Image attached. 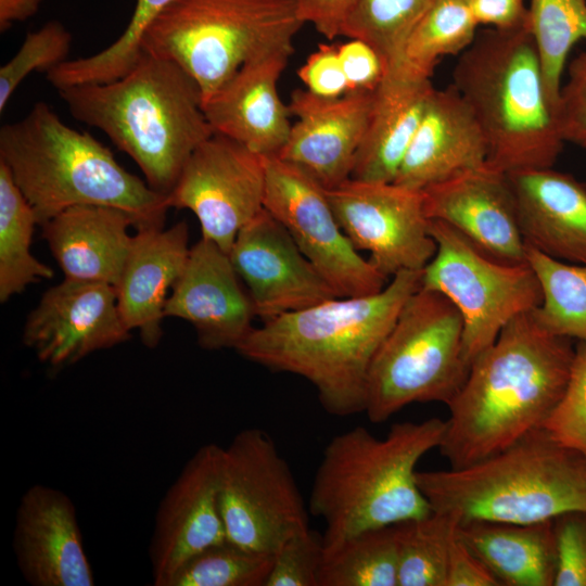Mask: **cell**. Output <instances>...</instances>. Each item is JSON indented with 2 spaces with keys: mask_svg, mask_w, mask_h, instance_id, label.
I'll use <instances>...</instances> for the list:
<instances>
[{
  "mask_svg": "<svg viewBox=\"0 0 586 586\" xmlns=\"http://www.w3.org/2000/svg\"><path fill=\"white\" fill-rule=\"evenodd\" d=\"M572 341L544 329L533 310L504 327L446 405L449 415L437 448L450 468L481 461L543 429L568 383Z\"/></svg>",
  "mask_w": 586,
  "mask_h": 586,
  "instance_id": "1",
  "label": "cell"
},
{
  "mask_svg": "<svg viewBox=\"0 0 586 586\" xmlns=\"http://www.w3.org/2000/svg\"><path fill=\"white\" fill-rule=\"evenodd\" d=\"M421 276L422 270H404L378 293L334 297L263 321L235 351L271 371L307 380L332 416L365 412L372 360L421 288Z\"/></svg>",
  "mask_w": 586,
  "mask_h": 586,
  "instance_id": "2",
  "label": "cell"
},
{
  "mask_svg": "<svg viewBox=\"0 0 586 586\" xmlns=\"http://www.w3.org/2000/svg\"><path fill=\"white\" fill-rule=\"evenodd\" d=\"M75 119L104 132L154 191L168 195L193 151L214 133L195 80L143 53L125 76L58 90Z\"/></svg>",
  "mask_w": 586,
  "mask_h": 586,
  "instance_id": "3",
  "label": "cell"
},
{
  "mask_svg": "<svg viewBox=\"0 0 586 586\" xmlns=\"http://www.w3.org/2000/svg\"><path fill=\"white\" fill-rule=\"evenodd\" d=\"M0 162L40 226L76 205L122 209L136 230L164 226L167 196L120 166L90 133L64 124L46 102L1 127Z\"/></svg>",
  "mask_w": 586,
  "mask_h": 586,
  "instance_id": "4",
  "label": "cell"
},
{
  "mask_svg": "<svg viewBox=\"0 0 586 586\" xmlns=\"http://www.w3.org/2000/svg\"><path fill=\"white\" fill-rule=\"evenodd\" d=\"M445 426V420L430 418L394 423L383 438L364 426L331 438L309 499V512L324 523V552L360 532L431 513L416 467L438 447Z\"/></svg>",
  "mask_w": 586,
  "mask_h": 586,
  "instance_id": "5",
  "label": "cell"
},
{
  "mask_svg": "<svg viewBox=\"0 0 586 586\" xmlns=\"http://www.w3.org/2000/svg\"><path fill=\"white\" fill-rule=\"evenodd\" d=\"M488 146L486 164L509 174L553 167L564 140L530 26L476 35L453 69Z\"/></svg>",
  "mask_w": 586,
  "mask_h": 586,
  "instance_id": "6",
  "label": "cell"
},
{
  "mask_svg": "<svg viewBox=\"0 0 586 586\" xmlns=\"http://www.w3.org/2000/svg\"><path fill=\"white\" fill-rule=\"evenodd\" d=\"M416 477L431 509L459 523L528 524L586 511V457L544 429L470 466L417 471Z\"/></svg>",
  "mask_w": 586,
  "mask_h": 586,
  "instance_id": "7",
  "label": "cell"
},
{
  "mask_svg": "<svg viewBox=\"0 0 586 586\" xmlns=\"http://www.w3.org/2000/svg\"><path fill=\"white\" fill-rule=\"evenodd\" d=\"M304 24L294 0H174L145 29L141 50L179 65L204 103L246 62L294 49Z\"/></svg>",
  "mask_w": 586,
  "mask_h": 586,
  "instance_id": "8",
  "label": "cell"
},
{
  "mask_svg": "<svg viewBox=\"0 0 586 586\" xmlns=\"http://www.w3.org/2000/svg\"><path fill=\"white\" fill-rule=\"evenodd\" d=\"M469 370L461 314L444 294L420 288L372 360L365 412L380 423L412 403L447 405Z\"/></svg>",
  "mask_w": 586,
  "mask_h": 586,
  "instance_id": "9",
  "label": "cell"
},
{
  "mask_svg": "<svg viewBox=\"0 0 586 586\" xmlns=\"http://www.w3.org/2000/svg\"><path fill=\"white\" fill-rule=\"evenodd\" d=\"M430 233L437 249L422 269L421 288L444 294L461 314L471 366L507 323L540 305V284L527 262H498L444 221L431 219Z\"/></svg>",
  "mask_w": 586,
  "mask_h": 586,
  "instance_id": "10",
  "label": "cell"
},
{
  "mask_svg": "<svg viewBox=\"0 0 586 586\" xmlns=\"http://www.w3.org/2000/svg\"><path fill=\"white\" fill-rule=\"evenodd\" d=\"M219 502L227 539L256 552L275 556L309 527L293 473L262 429L242 430L222 447Z\"/></svg>",
  "mask_w": 586,
  "mask_h": 586,
  "instance_id": "11",
  "label": "cell"
},
{
  "mask_svg": "<svg viewBox=\"0 0 586 586\" xmlns=\"http://www.w3.org/2000/svg\"><path fill=\"white\" fill-rule=\"evenodd\" d=\"M264 157V208L288 230L336 295L361 296L383 290L387 278L360 255L342 230L327 189L278 155Z\"/></svg>",
  "mask_w": 586,
  "mask_h": 586,
  "instance_id": "12",
  "label": "cell"
},
{
  "mask_svg": "<svg viewBox=\"0 0 586 586\" xmlns=\"http://www.w3.org/2000/svg\"><path fill=\"white\" fill-rule=\"evenodd\" d=\"M327 193L342 230L387 279L422 270L435 255L422 190L349 178Z\"/></svg>",
  "mask_w": 586,
  "mask_h": 586,
  "instance_id": "13",
  "label": "cell"
},
{
  "mask_svg": "<svg viewBox=\"0 0 586 586\" xmlns=\"http://www.w3.org/2000/svg\"><path fill=\"white\" fill-rule=\"evenodd\" d=\"M265 181L263 155L214 132L187 161L167 203L191 211L202 238L229 254L239 231L264 209Z\"/></svg>",
  "mask_w": 586,
  "mask_h": 586,
  "instance_id": "14",
  "label": "cell"
},
{
  "mask_svg": "<svg viewBox=\"0 0 586 586\" xmlns=\"http://www.w3.org/2000/svg\"><path fill=\"white\" fill-rule=\"evenodd\" d=\"M129 336L113 285L67 278L43 294L23 331L24 344L53 368L73 365Z\"/></svg>",
  "mask_w": 586,
  "mask_h": 586,
  "instance_id": "15",
  "label": "cell"
},
{
  "mask_svg": "<svg viewBox=\"0 0 586 586\" xmlns=\"http://www.w3.org/2000/svg\"><path fill=\"white\" fill-rule=\"evenodd\" d=\"M221 449L215 443L201 446L160 502L150 544L155 586H168L190 559L227 539L219 502Z\"/></svg>",
  "mask_w": 586,
  "mask_h": 586,
  "instance_id": "16",
  "label": "cell"
},
{
  "mask_svg": "<svg viewBox=\"0 0 586 586\" xmlns=\"http://www.w3.org/2000/svg\"><path fill=\"white\" fill-rule=\"evenodd\" d=\"M229 257L262 321L339 297L265 208L239 231Z\"/></svg>",
  "mask_w": 586,
  "mask_h": 586,
  "instance_id": "17",
  "label": "cell"
},
{
  "mask_svg": "<svg viewBox=\"0 0 586 586\" xmlns=\"http://www.w3.org/2000/svg\"><path fill=\"white\" fill-rule=\"evenodd\" d=\"M373 93L322 98L307 89L293 90L288 106L296 119L278 156L327 190L348 180L368 129Z\"/></svg>",
  "mask_w": 586,
  "mask_h": 586,
  "instance_id": "18",
  "label": "cell"
},
{
  "mask_svg": "<svg viewBox=\"0 0 586 586\" xmlns=\"http://www.w3.org/2000/svg\"><path fill=\"white\" fill-rule=\"evenodd\" d=\"M422 192L430 219L450 225L498 262H526V244L508 174L485 163L432 184Z\"/></svg>",
  "mask_w": 586,
  "mask_h": 586,
  "instance_id": "19",
  "label": "cell"
},
{
  "mask_svg": "<svg viewBox=\"0 0 586 586\" xmlns=\"http://www.w3.org/2000/svg\"><path fill=\"white\" fill-rule=\"evenodd\" d=\"M13 550L25 581L33 586H93L77 512L62 491L36 484L17 506Z\"/></svg>",
  "mask_w": 586,
  "mask_h": 586,
  "instance_id": "20",
  "label": "cell"
},
{
  "mask_svg": "<svg viewBox=\"0 0 586 586\" xmlns=\"http://www.w3.org/2000/svg\"><path fill=\"white\" fill-rule=\"evenodd\" d=\"M165 317L190 322L205 349L237 348L256 317L229 254L202 238L191 247L184 270L167 298Z\"/></svg>",
  "mask_w": 586,
  "mask_h": 586,
  "instance_id": "21",
  "label": "cell"
},
{
  "mask_svg": "<svg viewBox=\"0 0 586 586\" xmlns=\"http://www.w3.org/2000/svg\"><path fill=\"white\" fill-rule=\"evenodd\" d=\"M293 50L279 49L252 59L203 103L214 132L263 156L280 153L292 124L278 84Z\"/></svg>",
  "mask_w": 586,
  "mask_h": 586,
  "instance_id": "22",
  "label": "cell"
},
{
  "mask_svg": "<svg viewBox=\"0 0 586 586\" xmlns=\"http://www.w3.org/2000/svg\"><path fill=\"white\" fill-rule=\"evenodd\" d=\"M488 146L471 109L450 85L431 94L394 182L423 190L487 162Z\"/></svg>",
  "mask_w": 586,
  "mask_h": 586,
  "instance_id": "23",
  "label": "cell"
},
{
  "mask_svg": "<svg viewBox=\"0 0 586 586\" xmlns=\"http://www.w3.org/2000/svg\"><path fill=\"white\" fill-rule=\"evenodd\" d=\"M508 177L525 244L558 260L586 264V184L553 167Z\"/></svg>",
  "mask_w": 586,
  "mask_h": 586,
  "instance_id": "24",
  "label": "cell"
},
{
  "mask_svg": "<svg viewBox=\"0 0 586 586\" xmlns=\"http://www.w3.org/2000/svg\"><path fill=\"white\" fill-rule=\"evenodd\" d=\"M184 221L169 229L137 230L130 253L116 285L122 318L138 330L143 344L155 347L162 335L167 293L182 275L190 251Z\"/></svg>",
  "mask_w": 586,
  "mask_h": 586,
  "instance_id": "25",
  "label": "cell"
},
{
  "mask_svg": "<svg viewBox=\"0 0 586 586\" xmlns=\"http://www.w3.org/2000/svg\"><path fill=\"white\" fill-rule=\"evenodd\" d=\"M435 87L431 77L402 61L387 66L352 177L393 182Z\"/></svg>",
  "mask_w": 586,
  "mask_h": 586,
  "instance_id": "26",
  "label": "cell"
},
{
  "mask_svg": "<svg viewBox=\"0 0 586 586\" xmlns=\"http://www.w3.org/2000/svg\"><path fill=\"white\" fill-rule=\"evenodd\" d=\"M41 227L65 278L116 288L133 241L128 232L133 222L125 212L103 205H76Z\"/></svg>",
  "mask_w": 586,
  "mask_h": 586,
  "instance_id": "27",
  "label": "cell"
},
{
  "mask_svg": "<svg viewBox=\"0 0 586 586\" xmlns=\"http://www.w3.org/2000/svg\"><path fill=\"white\" fill-rule=\"evenodd\" d=\"M457 536L500 585L553 586L552 520L528 524L471 520L458 524Z\"/></svg>",
  "mask_w": 586,
  "mask_h": 586,
  "instance_id": "28",
  "label": "cell"
},
{
  "mask_svg": "<svg viewBox=\"0 0 586 586\" xmlns=\"http://www.w3.org/2000/svg\"><path fill=\"white\" fill-rule=\"evenodd\" d=\"M34 211L0 162V301L22 293L28 284L51 279L53 270L30 252Z\"/></svg>",
  "mask_w": 586,
  "mask_h": 586,
  "instance_id": "29",
  "label": "cell"
},
{
  "mask_svg": "<svg viewBox=\"0 0 586 586\" xmlns=\"http://www.w3.org/2000/svg\"><path fill=\"white\" fill-rule=\"evenodd\" d=\"M318 586H398L396 525L360 532L324 552Z\"/></svg>",
  "mask_w": 586,
  "mask_h": 586,
  "instance_id": "30",
  "label": "cell"
},
{
  "mask_svg": "<svg viewBox=\"0 0 586 586\" xmlns=\"http://www.w3.org/2000/svg\"><path fill=\"white\" fill-rule=\"evenodd\" d=\"M543 300L533 314L548 332L586 342V264L555 259L526 245Z\"/></svg>",
  "mask_w": 586,
  "mask_h": 586,
  "instance_id": "31",
  "label": "cell"
},
{
  "mask_svg": "<svg viewBox=\"0 0 586 586\" xmlns=\"http://www.w3.org/2000/svg\"><path fill=\"white\" fill-rule=\"evenodd\" d=\"M174 0H136L123 34L100 52L67 60L46 74L56 91L77 85L101 84L128 74L142 56L141 39L149 25Z\"/></svg>",
  "mask_w": 586,
  "mask_h": 586,
  "instance_id": "32",
  "label": "cell"
},
{
  "mask_svg": "<svg viewBox=\"0 0 586 586\" xmlns=\"http://www.w3.org/2000/svg\"><path fill=\"white\" fill-rule=\"evenodd\" d=\"M458 524L454 515L434 510L395 524L398 586H445L449 549Z\"/></svg>",
  "mask_w": 586,
  "mask_h": 586,
  "instance_id": "33",
  "label": "cell"
},
{
  "mask_svg": "<svg viewBox=\"0 0 586 586\" xmlns=\"http://www.w3.org/2000/svg\"><path fill=\"white\" fill-rule=\"evenodd\" d=\"M527 8L530 30L556 111L569 54L586 40V0H531Z\"/></svg>",
  "mask_w": 586,
  "mask_h": 586,
  "instance_id": "34",
  "label": "cell"
},
{
  "mask_svg": "<svg viewBox=\"0 0 586 586\" xmlns=\"http://www.w3.org/2000/svg\"><path fill=\"white\" fill-rule=\"evenodd\" d=\"M477 26L466 0H433L409 35L403 61L431 77L441 59L471 46Z\"/></svg>",
  "mask_w": 586,
  "mask_h": 586,
  "instance_id": "35",
  "label": "cell"
},
{
  "mask_svg": "<svg viewBox=\"0 0 586 586\" xmlns=\"http://www.w3.org/2000/svg\"><path fill=\"white\" fill-rule=\"evenodd\" d=\"M433 0H358L341 36L372 46L391 66L403 61L406 41Z\"/></svg>",
  "mask_w": 586,
  "mask_h": 586,
  "instance_id": "36",
  "label": "cell"
},
{
  "mask_svg": "<svg viewBox=\"0 0 586 586\" xmlns=\"http://www.w3.org/2000/svg\"><path fill=\"white\" fill-rule=\"evenodd\" d=\"M272 562L273 556L226 539L190 559L168 586H265Z\"/></svg>",
  "mask_w": 586,
  "mask_h": 586,
  "instance_id": "37",
  "label": "cell"
},
{
  "mask_svg": "<svg viewBox=\"0 0 586 586\" xmlns=\"http://www.w3.org/2000/svg\"><path fill=\"white\" fill-rule=\"evenodd\" d=\"M72 35L59 21H49L26 35L18 51L0 68V112L33 72L47 74L68 60Z\"/></svg>",
  "mask_w": 586,
  "mask_h": 586,
  "instance_id": "38",
  "label": "cell"
},
{
  "mask_svg": "<svg viewBox=\"0 0 586 586\" xmlns=\"http://www.w3.org/2000/svg\"><path fill=\"white\" fill-rule=\"evenodd\" d=\"M543 429L586 457V342L577 341L568 383Z\"/></svg>",
  "mask_w": 586,
  "mask_h": 586,
  "instance_id": "39",
  "label": "cell"
},
{
  "mask_svg": "<svg viewBox=\"0 0 586 586\" xmlns=\"http://www.w3.org/2000/svg\"><path fill=\"white\" fill-rule=\"evenodd\" d=\"M323 559L322 536L309 527L297 532L275 553L265 586H318Z\"/></svg>",
  "mask_w": 586,
  "mask_h": 586,
  "instance_id": "40",
  "label": "cell"
},
{
  "mask_svg": "<svg viewBox=\"0 0 586 586\" xmlns=\"http://www.w3.org/2000/svg\"><path fill=\"white\" fill-rule=\"evenodd\" d=\"M557 568L553 586H586V511L552 519Z\"/></svg>",
  "mask_w": 586,
  "mask_h": 586,
  "instance_id": "41",
  "label": "cell"
},
{
  "mask_svg": "<svg viewBox=\"0 0 586 586\" xmlns=\"http://www.w3.org/2000/svg\"><path fill=\"white\" fill-rule=\"evenodd\" d=\"M556 119L564 142L586 151V50L579 52L568 65Z\"/></svg>",
  "mask_w": 586,
  "mask_h": 586,
  "instance_id": "42",
  "label": "cell"
},
{
  "mask_svg": "<svg viewBox=\"0 0 586 586\" xmlns=\"http://www.w3.org/2000/svg\"><path fill=\"white\" fill-rule=\"evenodd\" d=\"M297 76L305 89L316 95L339 98L348 93L337 44L320 43L297 69Z\"/></svg>",
  "mask_w": 586,
  "mask_h": 586,
  "instance_id": "43",
  "label": "cell"
},
{
  "mask_svg": "<svg viewBox=\"0 0 586 586\" xmlns=\"http://www.w3.org/2000/svg\"><path fill=\"white\" fill-rule=\"evenodd\" d=\"M337 52L348 84V93L374 92L387 69L383 56L359 39H348L337 44Z\"/></svg>",
  "mask_w": 586,
  "mask_h": 586,
  "instance_id": "44",
  "label": "cell"
},
{
  "mask_svg": "<svg viewBox=\"0 0 586 586\" xmlns=\"http://www.w3.org/2000/svg\"><path fill=\"white\" fill-rule=\"evenodd\" d=\"M298 16L329 40L341 36L342 27L358 0H294Z\"/></svg>",
  "mask_w": 586,
  "mask_h": 586,
  "instance_id": "45",
  "label": "cell"
},
{
  "mask_svg": "<svg viewBox=\"0 0 586 586\" xmlns=\"http://www.w3.org/2000/svg\"><path fill=\"white\" fill-rule=\"evenodd\" d=\"M445 586H501L488 568L456 536L448 556Z\"/></svg>",
  "mask_w": 586,
  "mask_h": 586,
  "instance_id": "46",
  "label": "cell"
},
{
  "mask_svg": "<svg viewBox=\"0 0 586 586\" xmlns=\"http://www.w3.org/2000/svg\"><path fill=\"white\" fill-rule=\"evenodd\" d=\"M477 25L508 30L528 24V8L524 0H466Z\"/></svg>",
  "mask_w": 586,
  "mask_h": 586,
  "instance_id": "47",
  "label": "cell"
},
{
  "mask_svg": "<svg viewBox=\"0 0 586 586\" xmlns=\"http://www.w3.org/2000/svg\"><path fill=\"white\" fill-rule=\"evenodd\" d=\"M43 0H0V31L35 15Z\"/></svg>",
  "mask_w": 586,
  "mask_h": 586,
  "instance_id": "48",
  "label": "cell"
}]
</instances>
